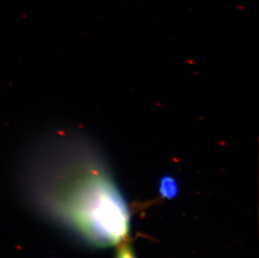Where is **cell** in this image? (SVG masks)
Returning <instances> with one entry per match:
<instances>
[{
  "label": "cell",
  "mask_w": 259,
  "mask_h": 258,
  "mask_svg": "<svg viewBox=\"0 0 259 258\" xmlns=\"http://www.w3.org/2000/svg\"><path fill=\"white\" fill-rule=\"evenodd\" d=\"M25 186L43 216L89 243L113 246L127 238L130 212L119 190L89 163L67 158L57 136L45 138L32 151Z\"/></svg>",
  "instance_id": "obj_1"
},
{
  "label": "cell",
  "mask_w": 259,
  "mask_h": 258,
  "mask_svg": "<svg viewBox=\"0 0 259 258\" xmlns=\"http://www.w3.org/2000/svg\"><path fill=\"white\" fill-rule=\"evenodd\" d=\"M159 191L161 196L171 200L178 192L177 182L171 176H164L159 181Z\"/></svg>",
  "instance_id": "obj_2"
},
{
  "label": "cell",
  "mask_w": 259,
  "mask_h": 258,
  "mask_svg": "<svg viewBox=\"0 0 259 258\" xmlns=\"http://www.w3.org/2000/svg\"><path fill=\"white\" fill-rule=\"evenodd\" d=\"M115 258H137L128 239H124L117 244Z\"/></svg>",
  "instance_id": "obj_3"
}]
</instances>
